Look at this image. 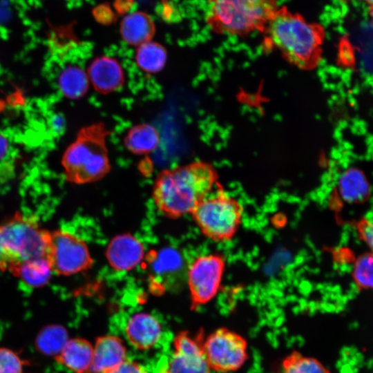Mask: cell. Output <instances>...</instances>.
I'll use <instances>...</instances> for the list:
<instances>
[{
    "mask_svg": "<svg viewBox=\"0 0 373 373\" xmlns=\"http://www.w3.org/2000/svg\"><path fill=\"white\" fill-rule=\"evenodd\" d=\"M217 184L218 173L213 166L198 160L160 172L152 197L162 214L177 218L191 213Z\"/></svg>",
    "mask_w": 373,
    "mask_h": 373,
    "instance_id": "6da1fadb",
    "label": "cell"
},
{
    "mask_svg": "<svg viewBox=\"0 0 373 373\" xmlns=\"http://www.w3.org/2000/svg\"><path fill=\"white\" fill-rule=\"evenodd\" d=\"M265 28L267 47L276 50L289 64L304 70L319 64L325 37L321 26L281 9L276 10Z\"/></svg>",
    "mask_w": 373,
    "mask_h": 373,
    "instance_id": "7a4b0ae2",
    "label": "cell"
},
{
    "mask_svg": "<svg viewBox=\"0 0 373 373\" xmlns=\"http://www.w3.org/2000/svg\"><path fill=\"white\" fill-rule=\"evenodd\" d=\"M111 131L102 122L80 128L66 148L61 165L66 180L75 184L92 183L111 171L107 140Z\"/></svg>",
    "mask_w": 373,
    "mask_h": 373,
    "instance_id": "3957f363",
    "label": "cell"
},
{
    "mask_svg": "<svg viewBox=\"0 0 373 373\" xmlns=\"http://www.w3.org/2000/svg\"><path fill=\"white\" fill-rule=\"evenodd\" d=\"M49 232L33 216L19 212L0 224V274L46 256Z\"/></svg>",
    "mask_w": 373,
    "mask_h": 373,
    "instance_id": "277c9868",
    "label": "cell"
},
{
    "mask_svg": "<svg viewBox=\"0 0 373 373\" xmlns=\"http://www.w3.org/2000/svg\"><path fill=\"white\" fill-rule=\"evenodd\" d=\"M207 23L216 32L243 36L264 29L276 11L274 0H208Z\"/></svg>",
    "mask_w": 373,
    "mask_h": 373,
    "instance_id": "5b68a950",
    "label": "cell"
},
{
    "mask_svg": "<svg viewBox=\"0 0 373 373\" xmlns=\"http://www.w3.org/2000/svg\"><path fill=\"white\" fill-rule=\"evenodd\" d=\"M242 213L240 202L218 184L191 214L206 237L222 242L230 240L235 236Z\"/></svg>",
    "mask_w": 373,
    "mask_h": 373,
    "instance_id": "8992f818",
    "label": "cell"
},
{
    "mask_svg": "<svg viewBox=\"0 0 373 373\" xmlns=\"http://www.w3.org/2000/svg\"><path fill=\"white\" fill-rule=\"evenodd\" d=\"M202 347L212 372L238 371L249 358L247 339L227 327H219L204 337Z\"/></svg>",
    "mask_w": 373,
    "mask_h": 373,
    "instance_id": "52a82bcc",
    "label": "cell"
},
{
    "mask_svg": "<svg viewBox=\"0 0 373 373\" xmlns=\"http://www.w3.org/2000/svg\"><path fill=\"white\" fill-rule=\"evenodd\" d=\"M52 271L71 276L91 267L93 260L86 242L61 229L50 231L46 254Z\"/></svg>",
    "mask_w": 373,
    "mask_h": 373,
    "instance_id": "ba28073f",
    "label": "cell"
},
{
    "mask_svg": "<svg viewBox=\"0 0 373 373\" xmlns=\"http://www.w3.org/2000/svg\"><path fill=\"white\" fill-rule=\"evenodd\" d=\"M224 268V258L216 254L200 256L190 265L187 281L193 309L206 305L217 295Z\"/></svg>",
    "mask_w": 373,
    "mask_h": 373,
    "instance_id": "9c48e42d",
    "label": "cell"
},
{
    "mask_svg": "<svg viewBox=\"0 0 373 373\" xmlns=\"http://www.w3.org/2000/svg\"><path fill=\"white\" fill-rule=\"evenodd\" d=\"M202 333L181 332L173 340V351L162 373H212L206 359Z\"/></svg>",
    "mask_w": 373,
    "mask_h": 373,
    "instance_id": "30bf717a",
    "label": "cell"
},
{
    "mask_svg": "<svg viewBox=\"0 0 373 373\" xmlns=\"http://www.w3.org/2000/svg\"><path fill=\"white\" fill-rule=\"evenodd\" d=\"M90 86L102 95L117 92L123 87L125 76L119 61L111 56L101 55L87 66Z\"/></svg>",
    "mask_w": 373,
    "mask_h": 373,
    "instance_id": "8fae6325",
    "label": "cell"
},
{
    "mask_svg": "<svg viewBox=\"0 0 373 373\" xmlns=\"http://www.w3.org/2000/svg\"><path fill=\"white\" fill-rule=\"evenodd\" d=\"M144 256V248L142 242L128 233L115 236L106 250L109 265L117 271L133 269L141 262Z\"/></svg>",
    "mask_w": 373,
    "mask_h": 373,
    "instance_id": "7c38bea8",
    "label": "cell"
},
{
    "mask_svg": "<svg viewBox=\"0 0 373 373\" xmlns=\"http://www.w3.org/2000/svg\"><path fill=\"white\" fill-rule=\"evenodd\" d=\"M124 331L128 341L140 350L153 347L162 335L160 322L155 316L146 312L132 315L126 324Z\"/></svg>",
    "mask_w": 373,
    "mask_h": 373,
    "instance_id": "4fadbf2b",
    "label": "cell"
},
{
    "mask_svg": "<svg viewBox=\"0 0 373 373\" xmlns=\"http://www.w3.org/2000/svg\"><path fill=\"white\" fill-rule=\"evenodd\" d=\"M127 359L126 348L120 338L114 335L100 336L93 345L90 373H106Z\"/></svg>",
    "mask_w": 373,
    "mask_h": 373,
    "instance_id": "5bb4252c",
    "label": "cell"
},
{
    "mask_svg": "<svg viewBox=\"0 0 373 373\" xmlns=\"http://www.w3.org/2000/svg\"><path fill=\"white\" fill-rule=\"evenodd\" d=\"M93 354V345L88 341L73 338H68L55 358L73 373H90Z\"/></svg>",
    "mask_w": 373,
    "mask_h": 373,
    "instance_id": "9a60e30c",
    "label": "cell"
},
{
    "mask_svg": "<svg viewBox=\"0 0 373 373\" xmlns=\"http://www.w3.org/2000/svg\"><path fill=\"white\" fill-rule=\"evenodd\" d=\"M119 32L128 45L138 47L153 40L155 33V23L146 12L136 11L126 15L121 21Z\"/></svg>",
    "mask_w": 373,
    "mask_h": 373,
    "instance_id": "2e32d148",
    "label": "cell"
},
{
    "mask_svg": "<svg viewBox=\"0 0 373 373\" xmlns=\"http://www.w3.org/2000/svg\"><path fill=\"white\" fill-rule=\"evenodd\" d=\"M123 142L131 153L143 155L153 152L160 143L157 129L151 124L140 123L130 127L126 131Z\"/></svg>",
    "mask_w": 373,
    "mask_h": 373,
    "instance_id": "e0dca14e",
    "label": "cell"
},
{
    "mask_svg": "<svg viewBox=\"0 0 373 373\" xmlns=\"http://www.w3.org/2000/svg\"><path fill=\"white\" fill-rule=\"evenodd\" d=\"M337 188L341 196L347 202H361L370 196V184L362 171L349 168L339 177Z\"/></svg>",
    "mask_w": 373,
    "mask_h": 373,
    "instance_id": "ac0fdd59",
    "label": "cell"
},
{
    "mask_svg": "<svg viewBox=\"0 0 373 373\" xmlns=\"http://www.w3.org/2000/svg\"><path fill=\"white\" fill-rule=\"evenodd\" d=\"M10 273L32 287L44 286L53 274L46 256L26 261L14 267Z\"/></svg>",
    "mask_w": 373,
    "mask_h": 373,
    "instance_id": "d6986e66",
    "label": "cell"
},
{
    "mask_svg": "<svg viewBox=\"0 0 373 373\" xmlns=\"http://www.w3.org/2000/svg\"><path fill=\"white\" fill-rule=\"evenodd\" d=\"M135 60L144 72L156 74L162 71L167 61V51L161 44L150 41L137 47Z\"/></svg>",
    "mask_w": 373,
    "mask_h": 373,
    "instance_id": "ffe728a7",
    "label": "cell"
},
{
    "mask_svg": "<svg viewBox=\"0 0 373 373\" xmlns=\"http://www.w3.org/2000/svg\"><path fill=\"white\" fill-rule=\"evenodd\" d=\"M282 373H330L317 358L297 350L291 351L282 361Z\"/></svg>",
    "mask_w": 373,
    "mask_h": 373,
    "instance_id": "44dd1931",
    "label": "cell"
},
{
    "mask_svg": "<svg viewBox=\"0 0 373 373\" xmlns=\"http://www.w3.org/2000/svg\"><path fill=\"white\" fill-rule=\"evenodd\" d=\"M68 340L64 328L58 325H48L39 333L36 338V347L40 352L55 356Z\"/></svg>",
    "mask_w": 373,
    "mask_h": 373,
    "instance_id": "7402d4cb",
    "label": "cell"
},
{
    "mask_svg": "<svg viewBox=\"0 0 373 373\" xmlns=\"http://www.w3.org/2000/svg\"><path fill=\"white\" fill-rule=\"evenodd\" d=\"M352 276L360 289L373 290V253L360 256L354 264Z\"/></svg>",
    "mask_w": 373,
    "mask_h": 373,
    "instance_id": "603a6c76",
    "label": "cell"
},
{
    "mask_svg": "<svg viewBox=\"0 0 373 373\" xmlns=\"http://www.w3.org/2000/svg\"><path fill=\"white\" fill-rule=\"evenodd\" d=\"M182 265V259L175 250L165 249L156 256L153 267L158 273L178 270Z\"/></svg>",
    "mask_w": 373,
    "mask_h": 373,
    "instance_id": "cb8c5ba5",
    "label": "cell"
},
{
    "mask_svg": "<svg viewBox=\"0 0 373 373\" xmlns=\"http://www.w3.org/2000/svg\"><path fill=\"white\" fill-rule=\"evenodd\" d=\"M25 364L17 352L0 347V373H24Z\"/></svg>",
    "mask_w": 373,
    "mask_h": 373,
    "instance_id": "d4e9b609",
    "label": "cell"
},
{
    "mask_svg": "<svg viewBox=\"0 0 373 373\" xmlns=\"http://www.w3.org/2000/svg\"><path fill=\"white\" fill-rule=\"evenodd\" d=\"M11 148L7 137L0 133V180H9L13 174L14 167L10 157Z\"/></svg>",
    "mask_w": 373,
    "mask_h": 373,
    "instance_id": "484cf974",
    "label": "cell"
},
{
    "mask_svg": "<svg viewBox=\"0 0 373 373\" xmlns=\"http://www.w3.org/2000/svg\"><path fill=\"white\" fill-rule=\"evenodd\" d=\"M355 228L359 239L373 253V213L361 218L356 223Z\"/></svg>",
    "mask_w": 373,
    "mask_h": 373,
    "instance_id": "4316f807",
    "label": "cell"
},
{
    "mask_svg": "<svg viewBox=\"0 0 373 373\" xmlns=\"http://www.w3.org/2000/svg\"><path fill=\"white\" fill-rule=\"evenodd\" d=\"M106 373H148V371L140 363L127 359Z\"/></svg>",
    "mask_w": 373,
    "mask_h": 373,
    "instance_id": "83f0119b",
    "label": "cell"
},
{
    "mask_svg": "<svg viewBox=\"0 0 373 373\" xmlns=\"http://www.w3.org/2000/svg\"><path fill=\"white\" fill-rule=\"evenodd\" d=\"M370 15L371 18H372V20H373V5L372 6V7H371V8H370Z\"/></svg>",
    "mask_w": 373,
    "mask_h": 373,
    "instance_id": "f1b7e54d",
    "label": "cell"
},
{
    "mask_svg": "<svg viewBox=\"0 0 373 373\" xmlns=\"http://www.w3.org/2000/svg\"><path fill=\"white\" fill-rule=\"evenodd\" d=\"M363 1H365L367 3H373V0H363Z\"/></svg>",
    "mask_w": 373,
    "mask_h": 373,
    "instance_id": "f546056e",
    "label": "cell"
}]
</instances>
